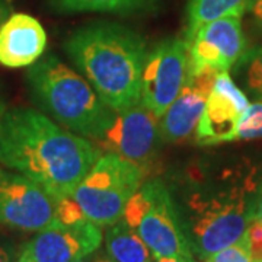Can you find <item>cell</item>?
<instances>
[{"label":"cell","instance_id":"1","mask_svg":"<svg viewBox=\"0 0 262 262\" xmlns=\"http://www.w3.org/2000/svg\"><path fill=\"white\" fill-rule=\"evenodd\" d=\"M170 189L195 259L204 262L237 242L255 217L261 185L248 160H204L189 165Z\"/></svg>","mask_w":262,"mask_h":262},{"label":"cell","instance_id":"2","mask_svg":"<svg viewBox=\"0 0 262 262\" xmlns=\"http://www.w3.org/2000/svg\"><path fill=\"white\" fill-rule=\"evenodd\" d=\"M91 140L32 108H10L0 121V166L44 188L54 200L73 192L101 158Z\"/></svg>","mask_w":262,"mask_h":262},{"label":"cell","instance_id":"3","mask_svg":"<svg viewBox=\"0 0 262 262\" xmlns=\"http://www.w3.org/2000/svg\"><path fill=\"white\" fill-rule=\"evenodd\" d=\"M66 54L114 111L140 103L146 39L118 22L96 20L73 31L63 44Z\"/></svg>","mask_w":262,"mask_h":262},{"label":"cell","instance_id":"4","mask_svg":"<svg viewBox=\"0 0 262 262\" xmlns=\"http://www.w3.org/2000/svg\"><path fill=\"white\" fill-rule=\"evenodd\" d=\"M25 77L39 111L66 130L94 143L113 121L115 111L96 95L83 76L56 54L29 66Z\"/></svg>","mask_w":262,"mask_h":262},{"label":"cell","instance_id":"5","mask_svg":"<svg viewBox=\"0 0 262 262\" xmlns=\"http://www.w3.org/2000/svg\"><path fill=\"white\" fill-rule=\"evenodd\" d=\"M122 220L143 239L153 259L178 258L198 262L184 232L172 192L162 179L141 184L124 208Z\"/></svg>","mask_w":262,"mask_h":262},{"label":"cell","instance_id":"6","mask_svg":"<svg viewBox=\"0 0 262 262\" xmlns=\"http://www.w3.org/2000/svg\"><path fill=\"white\" fill-rule=\"evenodd\" d=\"M144 170L115 153H103L73 192L83 215L95 225L111 226L141 187Z\"/></svg>","mask_w":262,"mask_h":262},{"label":"cell","instance_id":"7","mask_svg":"<svg viewBox=\"0 0 262 262\" xmlns=\"http://www.w3.org/2000/svg\"><path fill=\"white\" fill-rule=\"evenodd\" d=\"M188 77L184 39L166 38L147 53L141 73L140 103L160 118L181 94Z\"/></svg>","mask_w":262,"mask_h":262},{"label":"cell","instance_id":"8","mask_svg":"<svg viewBox=\"0 0 262 262\" xmlns=\"http://www.w3.org/2000/svg\"><path fill=\"white\" fill-rule=\"evenodd\" d=\"M159 137V118L137 103L115 111L113 121L94 143H98L105 153H115L131 160L146 173L158 153Z\"/></svg>","mask_w":262,"mask_h":262},{"label":"cell","instance_id":"9","mask_svg":"<svg viewBox=\"0 0 262 262\" xmlns=\"http://www.w3.org/2000/svg\"><path fill=\"white\" fill-rule=\"evenodd\" d=\"M56 220V200L34 181L0 168V225L39 232Z\"/></svg>","mask_w":262,"mask_h":262},{"label":"cell","instance_id":"10","mask_svg":"<svg viewBox=\"0 0 262 262\" xmlns=\"http://www.w3.org/2000/svg\"><path fill=\"white\" fill-rule=\"evenodd\" d=\"M185 44L188 50V73L210 70L219 75L229 72L246 51L241 18L236 16L204 24L185 41Z\"/></svg>","mask_w":262,"mask_h":262},{"label":"cell","instance_id":"11","mask_svg":"<svg viewBox=\"0 0 262 262\" xmlns=\"http://www.w3.org/2000/svg\"><path fill=\"white\" fill-rule=\"evenodd\" d=\"M102 244V229L88 219L73 223L54 220L22 246L32 262H73L91 256Z\"/></svg>","mask_w":262,"mask_h":262},{"label":"cell","instance_id":"12","mask_svg":"<svg viewBox=\"0 0 262 262\" xmlns=\"http://www.w3.org/2000/svg\"><path fill=\"white\" fill-rule=\"evenodd\" d=\"M248 105V96L237 88L229 72L219 73L196 125V143L214 146L236 141V128Z\"/></svg>","mask_w":262,"mask_h":262},{"label":"cell","instance_id":"13","mask_svg":"<svg viewBox=\"0 0 262 262\" xmlns=\"http://www.w3.org/2000/svg\"><path fill=\"white\" fill-rule=\"evenodd\" d=\"M215 77L217 73L210 70L188 73L181 94L159 118V133L163 140L179 143L195 133Z\"/></svg>","mask_w":262,"mask_h":262},{"label":"cell","instance_id":"14","mask_svg":"<svg viewBox=\"0 0 262 262\" xmlns=\"http://www.w3.org/2000/svg\"><path fill=\"white\" fill-rule=\"evenodd\" d=\"M47 34L37 19L27 13H12L0 27V64L27 67L42 56Z\"/></svg>","mask_w":262,"mask_h":262},{"label":"cell","instance_id":"15","mask_svg":"<svg viewBox=\"0 0 262 262\" xmlns=\"http://www.w3.org/2000/svg\"><path fill=\"white\" fill-rule=\"evenodd\" d=\"M105 248L114 262H151L153 256L137 232L124 220L108 226Z\"/></svg>","mask_w":262,"mask_h":262},{"label":"cell","instance_id":"16","mask_svg":"<svg viewBox=\"0 0 262 262\" xmlns=\"http://www.w3.org/2000/svg\"><path fill=\"white\" fill-rule=\"evenodd\" d=\"M249 6L251 0H188L185 41L211 20L227 16L242 18Z\"/></svg>","mask_w":262,"mask_h":262},{"label":"cell","instance_id":"17","mask_svg":"<svg viewBox=\"0 0 262 262\" xmlns=\"http://www.w3.org/2000/svg\"><path fill=\"white\" fill-rule=\"evenodd\" d=\"M50 6L60 13L106 12L134 15L156 9L159 0H48Z\"/></svg>","mask_w":262,"mask_h":262},{"label":"cell","instance_id":"18","mask_svg":"<svg viewBox=\"0 0 262 262\" xmlns=\"http://www.w3.org/2000/svg\"><path fill=\"white\" fill-rule=\"evenodd\" d=\"M234 70L242 77L246 92L256 101H262V46L245 51L234 64Z\"/></svg>","mask_w":262,"mask_h":262},{"label":"cell","instance_id":"19","mask_svg":"<svg viewBox=\"0 0 262 262\" xmlns=\"http://www.w3.org/2000/svg\"><path fill=\"white\" fill-rule=\"evenodd\" d=\"M262 139V101L249 103L236 128V140Z\"/></svg>","mask_w":262,"mask_h":262},{"label":"cell","instance_id":"20","mask_svg":"<svg viewBox=\"0 0 262 262\" xmlns=\"http://www.w3.org/2000/svg\"><path fill=\"white\" fill-rule=\"evenodd\" d=\"M204 262H253V259L246 248L244 237H241L237 242L215 252Z\"/></svg>","mask_w":262,"mask_h":262},{"label":"cell","instance_id":"21","mask_svg":"<svg viewBox=\"0 0 262 262\" xmlns=\"http://www.w3.org/2000/svg\"><path fill=\"white\" fill-rule=\"evenodd\" d=\"M246 248L252 256L253 262H262V220L253 217L244 233Z\"/></svg>","mask_w":262,"mask_h":262},{"label":"cell","instance_id":"22","mask_svg":"<svg viewBox=\"0 0 262 262\" xmlns=\"http://www.w3.org/2000/svg\"><path fill=\"white\" fill-rule=\"evenodd\" d=\"M249 9L252 12L255 20L258 22V25L262 28V0H251Z\"/></svg>","mask_w":262,"mask_h":262},{"label":"cell","instance_id":"23","mask_svg":"<svg viewBox=\"0 0 262 262\" xmlns=\"http://www.w3.org/2000/svg\"><path fill=\"white\" fill-rule=\"evenodd\" d=\"M12 15V3L10 0H0V27L3 22Z\"/></svg>","mask_w":262,"mask_h":262},{"label":"cell","instance_id":"24","mask_svg":"<svg viewBox=\"0 0 262 262\" xmlns=\"http://www.w3.org/2000/svg\"><path fill=\"white\" fill-rule=\"evenodd\" d=\"M0 262H12V251L5 245H0Z\"/></svg>","mask_w":262,"mask_h":262},{"label":"cell","instance_id":"25","mask_svg":"<svg viewBox=\"0 0 262 262\" xmlns=\"http://www.w3.org/2000/svg\"><path fill=\"white\" fill-rule=\"evenodd\" d=\"M255 217L262 220V181L259 185V191H258V196H256V208H255Z\"/></svg>","mask_w":262,"mask_h":262},{"label":"cell","instance_id":"26","mask_svg":"<svg viewBox=\"0 0 262 262\" xmlns=\"http://www.w3.org/2000/svg\"><path fill=\"white\" fill-rule=\"evenodd\" d=\"M9 108H8V99H6V96L3 94V91L0 89V121H2V118H3V115L6 114Z\"/></svg>","mask_w":262,"mask_h":262},{"label":"cell","instance_id":"27","mask_svg":"<svg viewBox=\"0 0 262 262\" xmlns=\"http://www.w3.org/2000/svg\"><path fill=\"white\" fill-rule=\"evenodd\" d=\"M151 262H192V261H185V259H178V258H158V259H153Z\"/></svg>","mask_w":262,"mask_h":262},{"label":"cell","instance_id":"28","mask_svg":"<svg viewBox=\"0 0 262 262\" xmlns=\"http://www.w3.org/2000/svg\"><path fill=\"white\" fill-rule=\"evenodd\" d=\"M16 262H32V261H31V259H28L27 256H24V255L20 253V255H19L18 261H16Z\"/></svg>","mask_w":262,"mask_h":262},{"label":"cell","instance_id":"29","mask_svg":"<svg viewBox=\"0 0 262 262\" xmlns=\"http://www.w3.org/2000/svg\"><path fill=\"white\" fill-rule=\"evenodd\" d=\"M95 262H114L111 258H105V256H102V258H99V259H96Z\"/></svg>","mask_w":262,"mask_h":262},{"label":"cell","instance_id":"30","mask_svg":"<svg viewBox=\"0 0 262 262\" xmlns=\"http://www.w3.org/2000/svg\"><path fill=\"white\" fill-rule=\"evenodd\" d=\"M88 258V256H86ZM86 258H82V259H77V261H73V262H89V261H86Z\"/></svg>","mask_w":262,"mask_h":262}]
</instances>
